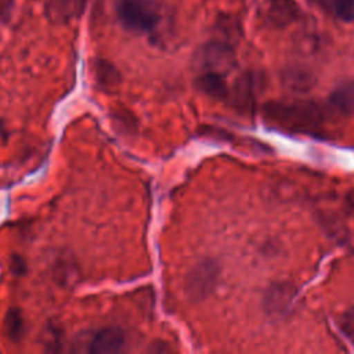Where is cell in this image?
<instances>
[{
    "label": "cell",
    "instance_id": "9",
    "mask_svg": "<svg viewBox=\"0 0 354 354\" xmlns=\"http://www.w3.org/2000/svg\"><path fill=\"white\" fill-rule=\"evenodd\" d=\"M330 105L344 115L354 113V80L340 83L330 94Z\"/></svg>",
    "mask_w": 354,
    "mask_h": 354
},
{
    "label": "cell",
    "instance_id": "2",
    "mask_svg": "<svg viewBox=\"0 0 354 354\" xmlns=\"http://www.w3.org/2000/svg\"><path fill=\"white\" fill-rule=\"evenodd\" d=\"M118 18L127 30L136 33L151 32L159 22L158 10L149 0H119Z\"/></svg>",
    "mask_w": 354,
    "mask_h": 354
},
{
    "label": "cell",
    "instance_id": "6",
    "mask_svg": "<svg viewBox=\"0 0 354 354\" xmlns=\"http://www.w3.org/2000/svg\"><path fill=\"white\" fill-rule=\"evenodd\" d=\"M126 344L124 333L119 328L108 326L97 330L90 340L88 351L104 354V353H118L123 350Z\"/></svg>",
    "mask_w": 354,
    "mask_h": 354
},
{
    "label": "cell",
    "instance_id": "5",
    "mask_svg": "<svg viewBox=\"0 0 354 354\" xmlns=\"http://www.w3.org/2000/svg\"><path fill=\"white\" fill-rule=\"evenodd\" d=\"M295 296H296V292L290 283H286V282L274 283L268 288L264 296V308L270 315L281 317L283 313H286L290 308L295 300Z\"/></svg>",
    "mask_w": 354,
    "mask_h": 354
},
{
    "label": "cell",
    "instance_id": "12",
    "mask_svg": "<svg viewBox=\"0 0 354 354\" xmlns=\"http://www.w3.org/2000/svg\"><path fill=\"white\" fill-rule=\"evenodd\" d=\"M317 4L342 22H354V0H317Z\"/></svg>",
    "mask_w": 354,
    "mask_h": 354
},
{
    "label": "cell",
    "instance_id": "13",
    "mask_svg": "<svg viewBox=\"0 0 354 354\" xmlns=\"http://www.w3.org/2000/svg\"><path fill=\"white\" fill-rule=\"evenodd\" d=\"M337 325L348 342L354 344V306H350L340 314Z\"/></svg>",
    "mask_w": 354,
    "mask_h": 354
},
{
    "label": "cell",
    "instance_id": "8",
    "mask_svg": "<svg viewBox=\"0 0 354 354\" xmlns=\"http://www.w3.org/2000/svg\"><path fill=\"white\" fill-rule=\"evenodd\" d=\"M86 0H47L46 14L55 22H64L82 14Z\"/></svg>",
    "mask_w": 354,
    "mask_h": 354
},
{
    "label": "cell",
    "instance_id": "7",
    "mask_svg": "<svg viewBox=\"0 0 354 354\" xmlns=\"http://www.w3.org/2000/svg\"><path fill=\"white\" fill-rule=\"evenodd\" d=\"M217 268L210 261L198 264L188 275L187 288L192 296H205L216 283Z\"/></svg>",
    "mask_w": 354,
    "mask_h": 354
},
{
    "label": "cell",
    "instance_id": "4",
    "mask_svg": "<svg viewBox=\"0 0 354 354\" xmlns=\"http://www.w3.org/2000/svg\"><path fill=\"white\" fill-rule=\"evenodd\" d=\"M301 14L296 0H264L260 6L261 19L271 28H285Z\"/></svg>",
    "mask_w": 354,
    "mask_h": 354
},
{
    "label": "cell",
    "instance_id": "10",
    "mask_svg": "<svg viewBox=\"0 0 354 354\" xmlns=\"http://www.w3.org/2000/svg\"><path fill=\"white\" fill-rule=\"evenodd\" d=\"M196 87L209 97L224 98L227 95V83L221 73L217 72H202L195 82Z\"/></svg>",
    "mask_w": 354,
    "mask_h": 354
},
{
    "label": "cell",
    "instance_id": "14",
    "mask_svg": "<svg viewBox=\"0 0 354 354\" xmlns=\"http://www.w3.org/2000/svg\"><path fill=\"white\" fill-rule=\"evenodd\" d=\"M97 77L100 79L101 83L104 84H115L119 80V75L118 71L108 62H98L97 65Z\"/></svg>",
    "mask_w": 354,
    "mask_h": 354
},
{
    "label": "cell",
    "instance_id": "3",
    "mask_svg": "<svg viewBox=\"0 0 354 354\" xmlns=\"http://www.w3.org/2000/svg\"><path fill=\"white\" fill-rule=\"evenodd\" d=\"M196 62L203 72H217L223 75L235 65V53L228 43L210 40L199 48Z\"/></svg>",
    "mask_w": 354,
    "mask_h": 354
},
{
    "label": "cell",
    "instance_id": "1",
    "mask_svg": "<svg viewBox=\"0 0 354 354\" xmlns=\"http://www.w3.org/2000/svg\"><path fill=\"white\" fill-rule=\"evenodd\" d=\"M268 119L283 127L310 130L322 122L321 109L310 102L271 104L267 106Z\"/></svg>",
    "mask_w": 354,
    "mask_h": 354
},
{
    "label": "cell",
    "instance_id": "11",
    "mask_svg": "<svg viewBox=\"0 0 354 354\" xmlns=\"http://www.w3.org/2000/svg\"><path fill=\"white\" fill-rule=\"evenodd\" d=\"M263 87V76L259 72H246L238 80L235 86V98L243 101H252L254 94Z\"/></svg>",
    "mask_w": 354,
    "mask_h": 354
}]
</instances>
